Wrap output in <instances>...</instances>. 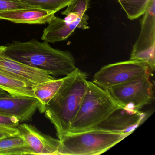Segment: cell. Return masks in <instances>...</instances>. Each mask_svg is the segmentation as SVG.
Here are the masks:
<instances>
[{
    "label": "cell",
    "instance_id": "1",
    "mask_svg": "<svg viewBox=\"0 0 155 155\" xmlns=\"http://www.w3.org/2000/svg\"><path fill=\"white\" fill-rule=\"evenodd\" d=\"M11 58L28 66L42 70L53 77L68 76L78 68L71 52L52 48L48 42L36 39L13 41L5 46Z\"/></svg>",
    "mask_w": 155,
    "mask_h": 155
},
{
    "label": "cell",
    "instance_id": "2",
    "mask_svg": "<svg viewBox=\"0 0 155 155\" xmlns=\"http://www.w3.org/2000/svg\"><path fill=\"white\" fill-rule=\"evenodd\" d=\"M87 85V75L78 68L68 75L63 86L45 107V117L54 125L58 138L69 131Z\"/></svg>",
    "mask_w": 155,
    "mask_h": 155
},
{
    "label": "cell",
    "instance_id": "3",
    "mask_svg": "<svg viewBox=\"0 0 155 155\" xmlns=\"http://www.w3.org/2000/svg\"><path fill=\"white\" fill-rule=\"evenodd\" d=\"M128 135L97 127L78 132L68 131L59 138L58 155H99Z\"/></svg>",
    "mask_w": 155,
    "mask_h": 155
},
{
    "label": "cell",
    "instance_id": "4",
    "mask_svg": "<svg viewBox=\"0 0 155 155\" xmlns=\"http://www.w3.org/2000/svg\"><path fill=\"white\" fill-rule=\"evenodd\" d=\"M121 107L107 90L88 81L87 91L69 131L78 132L97 127Z\"/></svg>",
    "mask_w": 155,
    "mask_h": 155
},
{
    "label": "cell",
    "instance_id": "5",
    "mask_svg": "<svg viewBox=\"0 0 155 155\" xmlns=\"http://www.w3.org/2000/svg\"><path fill=\"white\" fill-rule=\"evenodd\" d=\"M151 73L146 72L106 90L120 107L140 110L154 99V86L150 80Z\"/></svg>",
    "mask_w": 155,
    "mask_h": 155
},
{
    "label": "cell",
    "instance_id": "6",
    "mask_svg": "<svg viewBox=\"0 0 155 155\" xmlns=\"http://www.w3.org/2000/svg\"><path fill=\"white\" fill-rule=\"evenodd\" d=\"M148 71L152 72L145 62L130 59L102 67L95 73L92 82L106 90L126 83Z\"/></svg>",
    "mask_w": 155,
    "mask_h": 155
},
{
    "label": "cell",
    "instance_id": "7",
    "mask_svg": "<svg viewBox=\"0 0 155 155\" xmlns=\"http://www.w3.org/2000/svg\"><path fill=\"white\" fill-rule=\"evenodd\" d=\"M141 21V30L132 48L130 60L141 61L151 71L155 67V0H151Z\"/></svg>",
    "mask_w": 155,
    "mask_h": 155
},
{
    "label": "cell",
    "instance_id": "8",
    "mask_svg": "<svg viewBox=\"0 0 155 155\" xmlns=\"http://www.w3.org/2000/svg\"><path fill=\"white\" fill-rule=\"evenodd\" d=\"M64 19L54 16L43 31L41 40L48 43H55L67 39L77 28L88 29L87 15L73 12L66 14Z\"/></svg>",
    "mask_w": 155,
    "mask_h": 155
},
{
    "label": "cell",
    "instance_id": "9",
    "mask_svg": "<svg viewBox=\"0 0 155 155\" xmlns=\"http://www.w3.org/2000/svg\"><path fill=\"white\" fill-rule=\"evenodd\" d=\"M5 46H0V70L17 77L31 87L55 79L42 70L17 61L5 53Z\"/></svg>",
    "mask_w": 155,
    "mask_h": 155
},
{
    "label": "cell",
    "instance_id": "10",
    "mask_svg": "<svg viewBox=\"0 0 155 155\" xmlns=\"http://www.w3.org/2000/svg\"><path fill=\"white\" fill-rule=\"evenodd\" d=\"M17 128L18 136L30 148L32 155H58L61 144L59 139L42 133L31 124L22 123Z\"/></svg>",
    "mask_w": 155,
    "mask_h": 155
},
{
    "label": "cell",
    "instance_id": "11",
    "mask_svg": "<svg viewBox=\"0 0 155 155\" xmlns=\"http://www.w3.org/2000/svg\"><path fill=\"white\" fill-rule=\"evenodd\" d=\"M146 116L140 110L121 107L97 127L129 136L144 121Z\"/></svg>",
    "mask_w": 155,
    "mask_h": 155
},
{
    "label": "cell",
    "instance_id": "12",
    "mask_svg": "<svg viewBox=\"0 0 155 155\" xmlns=\"http://www.w3.org/2000/svg\"><path fill=\"white\" fill-rule=\"evenodd\" d=\"M39 105L36 98L13 96L8 93L0 95V114L16 117L20 122L31 120Z\"/></svg>",
    "mask_w": 155,
    "mask_h": 155
},
{
    "label": "cell",
    "instance_id": "13",
    "mask_svg": "<svg viewBox=\"0 0 155 155\" xmlns=\"http://www.w3.org/2000/svg\"><path fill=\"white\" fill-rule=\"evenodd\" d=\"M55 13L38 8H26L0 12V20H5L15 23L46 24L55 16Z\"/></svg>",
    "mask_w": 155,
    "mask_h": 155
},
{
    "label": "cell",
    "instance_id": "14",
    "mask_svg": "<svg viewBox=\"0 0 155 155\" xmlns=\"http://www.w3.org/2000/svg\"><path fill=\"white\" fill-rule=\"evenodd\" d=\"M68 76L60 79H55L32 87L35 97L39 102L38 109L40 113H44L46 105L63 86Z\"/></svg>",
    "mask_w": 155,
    "mask_h": 155
},
{
    "label": "cell",
    "instance_id": "15",
    "mask_svg": "<svg viewBox=\"0 0 155 155\" xmlns=\"http://www.w3.org/2000/svg\"><path fill=\"white\" fill-rule=\"evenodd\" d=\"M0 89L12 96L36 98L31 86L22 80L1 70Z\"/></svg>",
    "mask_w": 155,
    "mask_h": 155
},
{
    "label": "cell",
    "instance_id": "16",
    "mask_svg": "<svg viewBox=\"0 0 155 155\" xmlns=\"http://www.w3.org/2000/svg\"><path fill=\"white\" fill-rule=\"evenodd\" d=\"M32 155V152L19 136L0 139V155Z\"/></svg>",
    "mask_w": 155,
    "mask_h": 155
},
{
    "label": "cell",
    "instance_id": "17",
    "mask_svg": "<svg viewBox=\"0 0 155 155\" xmlns=\"http://www.w3.org/2000/svg\"><path fill=\"white\" fill-rule=\"evenodd\" d=\"M122 8L131 20L143 15L147 10L151 0H117Z\"/></svg>",
    "mask_w": 155,
    "mask_h": 155
},
{
    "label": "cell",
    "instance_id": "18",
    "mask_svg": "<svg viewBox=\"0 0 155 155\" xmlns=\"http://www.w3.org/2000/svg\"><path fill=\"white\" fill-rule=\"evenodd\" d=\"M33 8L56 12L67 7L72 0H14Z\"/></svg>",
    "mask_w": 155,
    "mask_h": 155
},
{
    "label": "cell",
    "instance_id": "19",
    "mask_svg": "<svg viewBox=\"0 0 155 155\" xmlns=\"http://www.w3.org/2000/svg\"><path fill=\"white\" fill-rule=\"evenodd\" d=\"M33 8L14 0H0V12Z\"/></svg>",
    "mask_w": 155,
    "mask_h": 155
},
{
    "label": "cell",
    "instance_id": "20",
    "mask_svg": "<svg viewBox=\"0 0 155 155\" xmlns=\"http://www.w3.org/2000/svg\"><path fill=\"white\" fill-rule=\"evenodd\" d=\"M20 122L19 120L16 117L0 114V125L11 127H17Z\"/></svg>",
    "mask_w": 155,
    "mask_h": 155
},
{
    "label": "cell",
    "instance_id": "21",
    "mask_svg": "<svg viewBox=\"0 0 155 155\" xmlns=\"http://www.w3.org/2000/svg\"><path fill=\"white\" fill-rule=\"evenodd\" d=\"M0 131L6 132L12 137L18 136L19 131L17 127H11L0 125Z\"/></svg>",
    "mask_w": 155,
    "mask_h": 155
},
{
    "label": "cell",
    "instance_id": "22",
    "mask_svg": "<svg viewBox=\"0 0 155 155\" xmlns=\"http://www.w3.org/2000/svg\"><path fill=\"white\" fill-rule=\"evenodd\" d=\"M9 134H8L6 132H3V131H0V139H2L6 138L11 137Z\"/></svg>",
    "mask_w": 155,
    "mask_h": 155
},
{
    "label": "cell",
    "instance_id": "23",
    "mask_svg": "<svg viewBox=\"0 0 155 155\" xmlns=\"http://www.w3.org/2000/svg\"><path fill=\"white\" fill-rule=\"evenodd\" d=\"M6 93H7V92L6 91L2 90L0 89V95H3V94H5Z\"/></svg>",
    "mask_w": 155,
    "mask_h": 155
}]
</instances>
